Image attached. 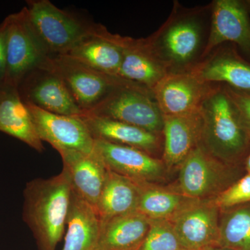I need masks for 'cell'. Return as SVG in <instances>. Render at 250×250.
I'll return each instance as SVG.
<instances>
[{"mask_svg": "<svg viewBox=\"0 0 250 250\" xmlns=\"http://www.w3.org/2000/svg\"><path fill=\"white\" fill-rule=\"evenodd\" d=\"M210 4L187 9L179 2L161 27L147 38L167 72H189L202 60L209 32Z\"/></svg>", "mask_w": 250, "mask_h": 250, "instance_id": "1", "label": "cell"}, {"mask_svg": "<svg viewBox=\"0 0 250 250\" xmlns=\"http://www.w3.org/2000/svg\"><path fill=\"white\" fill-rule=\"evenodd\" d=\"M199 145L218 160L243 166L250 151V131L225 85L215 84L200 108Z\"/></svg>", "mask_w": 250, "mask_h": 250, "instance_id": "2", "label": "cell"}, {"mask_svg": "<svg viewBox=\"0 0 250 250\" xmlns=\"http://www.w3.org/2000/svg\"><path fill=\"white\" fill-rule=\"evenodd\" d=\"M67 172L28 182L24 190L23 219L39 250H56L65 233L72 197Z\"/></svg>", "mask_w": 250, "mask_h": 250, "instance_id": "3", "label": "cell"}, {"mask_svg": "<svg viewBox=\"0 0 250 250\" xmlns=\"http://www.w3.org/2000/svg\"><path fill=\"white\" fill-rule=\"evenodd\" d=\"M84 113L123 122L156 134H162L164 128V115L152 90L127 81Z\"/></svg>", "mask_w": 250, "mask_h": 250, "instance_id": "4", "label": "cell"}, {"mask_svg": "<svg viewBox=\"0 0 250 250\" xmlns=\"http://www.w3.org/2000/svg\"><path fill=\"white\" fill-rule=\"evenodd\" d=\"M24 8L28 21L48 57L67 54L93 26L59 9L49 0L28 1L27 6Z\"/></svg>", "mask_w": 250, "mask_h": 250, "instance_id": "5", "label": "cell"}, {"mask_svg": "<svg viewBox=\"0 0 250 250\" xmlns=\"http://www.w3.org/2000/svg\"><path fill=\"white\" fill-rule=\"evenodd\" d=\"M179 191L195 200L213 199L243 175V166L218 160L198 145L179 166Z\"/></svg>", "mask_w": 250, "mask_h": 250, "instance_id": "6", "label": "cell"}, {"mask_svg": "<svg viewBox=\"0 0 250 250\" xmlns=\"http://www.w3.org/2000/svg\"><path fill=\"white\" fill-rule=\"evenodd\" d=\"M42 63L63 81L82 114L91 111L125 82L97 71L67 55L47 57Z\"/></svg>", "mask_w": 250, "mask_h": 250, "instance_id": "7", "label": "cell"}, {"mask_svg": "<svg viewBox=\"0 0 250 250\" xmlns=\"http://www.w3.org/2000/svg\"><path fill=\"white\" fill-rule=\"evenodd\" d=\"M6 71L4 85L18 88L29 72L47 57L45 47L33 30L25 9L6 18Z\"/></svg>", "mask_w": 250, "mask_h": 250, "instance_id": "8", "label": "cell"}, {"mask_svg": "<svg viewBox=\"0 0 250 250\" xmlns=\"http://www.w3.org/2000/svg\"><path fill=\"white\" fill-rule=\"evenodd\" d=\"M226 43L236 45L250 61V14L245 1L215 0L210 4L209 32L202 60Z\"/></svg>", "mask_w": 250, "mask_h": 250, "instance_id": "9", "label": "cell"}, {"mask_svg": "<svg viewBox=\"0 0 250 250\" xmlns=\"http://www.w3.org/2000/svg\"><path fill=\"white\" fill-rule=\"evenodd\" d=\"M30 112L36 133L62 154L78 152L91 153L95 141L80 116L56 114L25 103Z\"/></svg>", "mask_w": 250, "mask_h": 250, "instance_id": "10", "label": "cell"}, {"mask_svg": "<svg viewBox=\"0 0 250 250\" xmlns=\"http://www.w3.org/2000/svg\"><path fill=\"white\" fill-rule=\"evenodd\" d=\"M18 90L24 103L44 111L69 116L82 114L63 81L42 62L23 79Z\"/></svg>", "mask_w": 250, "mask_h": 250, "instance_id": "11", "label": "cell"}, {"mask_svg": "<svg viewBox=\"0 0 250 250\" xmlns=\"http://www.w3.org/2000/svg\"><path fill=\"white\" fill-rule=\"evenodd\" d=\"M215 85L190 71L169 72L152 92L164 116H179L200 111Z\"/></svg>", "mask_w": 250, "mask_h": 250, "instance_id": "12", "label": "cell"}, {"mask_svg": "<svg viewBox=\"0 0 250 250\" xmlns=\"http://www.w3.org/2000/svg\"><path fill=\"white\" fill-rule=\"evenodd\" d=\"M220 208L213 199L196 200L170 221L187 250H205L218 246Z\"/></svg>", "mask_w": 250, "mask_h": 250, "instance_id": "13", "label": "cell"}, {"mask_svg": "<svg viewBox=\"0 0 250 250\" xmlns=\"http://www.w3.org/2000/svg\"><path fill=\"white\" fill-rule=\"evenodd\" d=\"M94 141V151L108 170L141 183L155 184L164 178L166 167L162 160L136 148Z\"/></svg>", "mask_w": 250, "mask_h": 250, "instance_id": "14", "label": "cell"}, {"mask_svg": "<svg viewBox=\"0 0 250 250\" xmlns=\"http://www.w3.org/2000/svg\"><path fill=\"white\" fill-rule=\"evenodd\" d=\"M190 72L206 83L250 93V61L233 44L219 46Z\"/></svg>", "mask_w": 250, "mask_h": 250, "instance_id": "15", "label": "cell"}, {"mask_svg": "<svg viewBox=\"0 0 250 250\" xmlns=\"http://www.w3.org/2000/svg\"><path fill=\"white\" fill-rule=\"evenodd\" d=\"M111 38L123 52L117 77L152 91L168 72L153 52L147 38L135 39L112 33Z\"/></svg>", "mask_w": 250, "mask_h": 250, "instance_id": "16", "label": "cell"}, {"mask_svg": "<svg viewBox=\"0 0 250 250\" xmlns=\"http://www.w3.org/2000/svg\"><path fill=\"white\" fill-rule=\"evenodd\" d=\"M61 156L72 191L96 208L108 170L103 159L95 151L68 152Z\"/></svg>", "mask_w": 250, "mask_h": 250, "instance_id": "17", "label": "cell"}, {"mask_svg": "<svg viewBox=\"0 0 250 250\" xmlns=\"http://www.w3.org/2000/svg\"><path fill=\"white\" fill-rule=\"evenodd\" d=\"M202 125L200 111L179 116H164L162 161L166 168L179 167L198 146Z\"/></svg>", "mask_w": 250, "mask_h": 250, "instance_id": "18", "label": "cell"}, {"mask_svg": "<svg viewBox=\"0 0 250 250\" xmlns=\"http://www.w3.org/2000/svg\"><path fill=\"white\" fill-rule=\"evenodd\" d=\"M63 55L113 77L118 75L123 61L121 47L112 39L111 33L101 24H93L89 32Z\"/></svg>", "mask_w": 250, "mask_h": 250, "instance_id": "19", "label": "cell"}, {"mask_svg": "<svg viewBox=\"0 0 250 250\" xmlns=\"http://www.w3.org/2000/svg\"><path fill=\"white\" fill-rule=\"evenodd\" d=\"M94 140L136 148L153 156L161 147V135L109 118L83 113L80 116Z\"/></svg>", "mask_w": 250, "mask_h": 250, "instance_id": "20", "label": "cell"}, {"mask_svg": "<svg viewBox=\"0 0 250 250\" xmlns=\"http://www.w3.org/2000/svg\"><path fill=\"white\" fill-rule=\"evenodd\" d=\"M0 131L26 143L37 152L44 151L30 112L18 88L14 87H0Z\"/></svg>", "mask_w": 250, "mask_h": 250, "instance_id": "21", "label": "cell"}, {"mask_svg": "<svg viewBox=\"0 0 250 250\" xmlns=\"http://www.w3.org/2000/svg\"><path fill=\"white\" fill-rule=\"evenodd\" d=\"M62 250H98L101 220L96 208L72 191Z\"/></svg>", "mask_w": 250, "mask_h": 250, "instance_id": "22", "label": "cell"}, {"mask_svg": "<svg viewBox=\"0 0 250 250\" xmlns=\"http://www.w3.org/2000/svg\"><path fill=\"white\" fill-rule=\"evenodd\" d=\"M150 220L139 211L101 221L98 250H139Z\"/></svg>", "mask_w": 250, "mask_h": 250, "instance_id": "23", "label": "cell"}, {"mask_svg": "<svg viewBox=\"0 0 250 250\" xmlns=\"http://www.w3.org/2000/svg\"><path fill=\"white\" fill-rule=\"evenodd\" d=\"M138 182L108 170L96 210L101 221L138 211Z\"/></svg>", "mask_w": 250, "mask_h": 250, "instance_id": "24", "label": "cell"}, {"mask_svg": "<svg viewBox=\"0 0 250 250\" xmlns=\"http://www.w3.org/2000/svg\"><path fill=\"white\" fill-rule=\"evenodd\" d=\"M138 211L149 220H171L195 199L186 196L178 189L166 188L155 184L141 183Z\"/></svg>", "mask_w": 250, "mask_h": 250, "instance_id": "25", "label": "cell"}, {"mask_svg": "<svg viewBox=\"0 0 250 250\" xmlns=\"http://www.w3.org/2000/svg\"><path fill=\"white\" fill-rule=\"evenodd\" d=\"M217 246L250 250V203L220 210Z\"/></svg>", "mask_w": 250, "mask_h": 250, "instance_id": "26", "label": "cell"}, {"mask_svg": "<svg viewBox=\"0 0 250 250\" xmlns=\"http://www.w3.org/2000/svg\"><path fill=\"white\" fill-rule=\"evenodd\" d=\"M150 227L139 250H187L169 220H149Z\"/></svg>", "mask_w": 250, "mask_h": 250, "instance_id": "27", "label": "cell"}, {"mask_svg": "<svg viewBox=\"0 0 250 250\" xmlns=\"http://www.w3.org/2000/svg\"><path fill=\"white\" fill-rule=\"evenodd\" d=\"M213 200L220 210L250 203V174H243Z\"/></svg>", "mask_w": 250, "mask_h": 250, "instance_id": "28", "label": "cell"}, {"mask_svg": "<svg viewBox=\"0 0 250 250\" xmlns=\"http://www.w3.org/2000/svg\"><path fill=\"white\" fill-rule=\"evenodd\" d=\"M224 85L230 98L238 108L245 124L250 131V93H244Z\"/></svg>", "mask_w": 250, "mask_h": 250, "instance_id": "29", "label": "cell"}, {"mask_svg": "<svg viewBox=\"0 0 250 250\" xmlns=\"http://www.w3.org/2000/svg\"><path fill=\"white\" fill-rule=\"evenodd\" d=\"M6 19L0 24V87L4 85L6 71Z\"/></svg>", "mask_w": 250, "mask_h": 250, "instance_id": "30", "label": "cell"}, {"mask_svg": "<svg viewBox=\"0 0 250 250\" xmlns=\"http://www.w3.org/2000/svg\"><path fill=\"white\" fill-rule=\"evenodd\" d=\"M243 167H244L246 173L250 174V151L243 162Z\"/></svg>", "mask_w": 250, "mask_h": 250, "instance_id": "31", "label": "cell"}, {"mask_svg": "<svg viewBox=\"0 0 250 250\" xmlns=\"http://www.w3.org/2000/svg\"><path fill=\"white\" fill-rule=\"evenodd\" d=\"M205 250H233L231 249H229V248H222L220 246H213L210 247V248H207Z\"/></svg>", "mask_w": 250, "mask_h": 250, "instance_id": "32", "label": "cell"}, {"mask_svg": "<svg viewBox=\"0 0 250 250\" xmlns=\"http://www.w3.org/2000/svg\"><path fill=\"white\" fill-rule=\"evenodd\" d=\"M246 1V4L247 5V7H248V11H249L250 14V0H247Z\"/></svg>", "mask_w": 250, "mask_h": 250, "instance_id": "33", "label": "cell"}]
</instances>
